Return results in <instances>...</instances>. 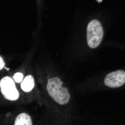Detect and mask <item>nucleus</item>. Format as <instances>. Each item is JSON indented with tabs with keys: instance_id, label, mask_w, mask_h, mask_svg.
I'll list each match as a JSON object with an SVG mask.
<instances>
[{
	"instance_id": "obj_1",
	"label": "nucleus",
	"mask_w": 125,
	"mask_h": 125,
	"mask_svg": "<svg viewBox=\"0 0 125 125\" xmlns=\"http://www.w3.org/2000/svg\"><path fill=\"white\" fill-rule=\"evenodd\" d=\"M47 89L50 97L60 105H65L70 100V94L66 88L62 86V82L58 77L50 79Z\"/></svg>"
},
{
	"instance_id": "obj_2",
	"label": "nucleus",
	"mask_w": 125,
	"mask_h": 125,
	"mask_svg": "<svg viewBox=\"0 0 125 125\" xmlns=\"http://www.w3.org/2000/svg\"><path fill=\"white\" fill-rule=\"evenodd\" d=\"M104 37V29L100 22L97 20L91 21L87 27V43L90 48L94 49L100 44Z\"/></svg>"
},
{
	"instance_id": "obj_3",
	"label": "nucleus",
	"mask_w": 125,
	"mask_h": 125,
	"mask_svg": "<svg viewBox=\"0 0 125 125\" xmlns=\"http://www.w3.org/2000/svg\"><path fill=\"white\" fill-rule=\"evenodd\" d=\"M0 88L3 96L6 99L15 100L19 97L18 91L17 90L14 82L11 78L8 76L2 78L0 83Z\"/></svg>"
},
{
	"instance_id": "obj_4",
	"label": "nucleus",
	"mask_w": 125,
	"mask_h": 125,
	"mask_svg": "<svg viewBox=\"0 0 125 125\" xmlns=\"http://www.w3.org/2000/svg\"><path fill=\"white\" fill-rule=\"evenodd\" d=\"M104 83L109 88H118L125 83V71H116L109 73L104 79Z\"/></svg>"
},
{
	"instance_id": "obj_5",
	"label": "nucleus",
	"mask_w": 125,
	"mask_h": 125,
	"mask_svg": "<svg viewBox=\"0 0 125 125\" xmlns=\"http://www.w3.org/2000/svg\"><path fill=\"white\" fill-rule=\"evenodd\" d=\"M34 85H35L34 78L31 76L29 75L26 77H25V79L22 80V84H21V88L24 92H29L32 90V88H34Z\"/></svg>"
},
{
	"instance_id": "obj_6",
	"label": "nucleus",
	"mask_w": 125,
	"mask_h": 125,
	"mask_svg": "<svg viewBox=\"0 0 125 125\" xmlns=\"http://www.w3.org/2000/svg\"><path fill=\"white\" fill-rule=\"evenodd\" d=\"M15 125H31L32 121L29 115L26 113H20L17 117L15 122Z\"/></svg>"
},
{
	"instance_id": "obj_7",
	"label": "nucleus",
	"mask_w": 125,
	"mask_h": 125,
	"mask_svg": "<svg viewBox=\"0 0 125 125\" xmlns=\"http://www.w3.org/2000/svg\"><path fill=\"white\" fill-rule=\"evenodd\" d=\"M22 79H23V75H22L21 73H17L14 76V81L17 83H20L22 81Z\"/></svg>"
},
{
	"instance_id": "obj_8",
	"label": "nucleus",
	"mask_w": 125,
	"mask_h": 125,
	"mask_svg": "<svg viewBox=\"0 0 125 125\" xmlns=\"http://www.w3.org/2000/svg\"><path fill=\"white\" fill-rule=\"evenodd\" d=\"M4 67H5V62H4V61H3L2 57H1V58H0V69L2 70Z\"/></svg>"
}]
</instances>
